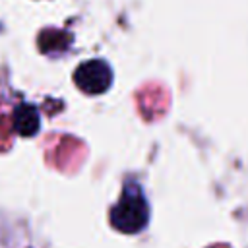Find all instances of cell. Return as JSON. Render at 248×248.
<instances>
[{"label":"cell","mask_w":248,"mask_h":248,"mask_svg":"<svg viewBox=\"0 0 248 248\" xmlns=\"http://www.w3.org/2000/svg\"><path fill=\"white\" fill-rule=\"evenodd\" d=\"M14 126L21 136H33L39 130V112L31 105H19L14 112Z\"/></svg>","instance_id":"obj_3"},{"label":"cell","mask_w":248,"mask_h":248,"mask_svg":"<svg viewBox=\"0 0 248 248\" xmlns=\"http://www.w3.org/2000/svg\"><path fill=\"white\" fill-rule=\"evenodd\" d=\"M149 219V207L143 198L141 188L126 186L120 194V200L110 209V223L114 229L126 234H136L145 229Z\"/></svg>","instance_id":"obj_1"},{"label":"cell","mask_w":248,"mask_h":248,"mask_svg":"<svg viewBox=\"0 0 248 248\" xmlns=\"http://www.w3.org/2000/svg\"><path fill=\"white\" fill-rule=\"evenodd\" d=\"M76 85L87 95H101L112 83V70L105 60H87L74 72Z\"/></svg>","instance_id":"obj_2"}]
</instances>
